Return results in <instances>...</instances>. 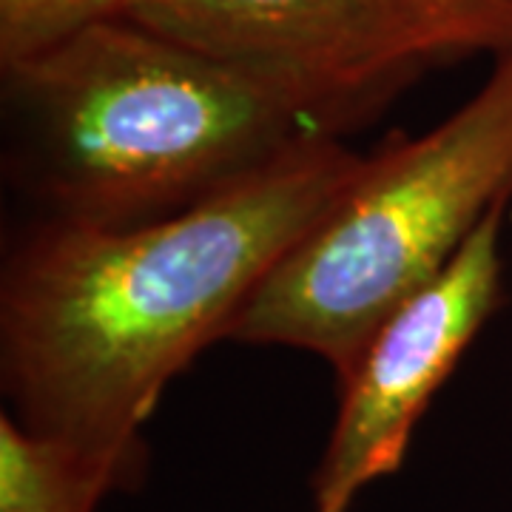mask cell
Masks as SVG:
<instances>
[{
	"label": "cell",
	"instance_id": "6da1fadb",
	"mask_svg": "<svg viewBox=\"0 0 512 512\" xmlns=\"http://www.w3.org/2000/svg\"><path fill=\"white\" fill-rule=\"evenodd\" d=\"M362 163L339 134H313L171 217L123 228L37 220L0 268L6 413L134 490L165 387L228 339L259 282Z\"/></svg>",
	"mask_w": 512,
	"mask_h": 512
},
{
	"label": "cell",
	"instance_id": "7a4b0ae2",
	"mask_svg": "<svg viewBox=\"0 0 512 512\" xmlns=\"http://www.w3.org/2000/svg\"><path fill=\"white\" fill-rule=\"evenodd\" d=\"M336 134L291 94L128 18L3 66V174L40 220L180 214Z\"/></svg>",
	"mask_w": 512,
	"mask_h": 512
},
{
	"label": "cell",
	"instance_id": "3957f363",
	"mask_svg": "<svg viewBox=\"0 0 512 512\" xmlns=\"http://www.w3.org/2000/svg\"><path fill=\"white\" fill-rule=\"evenodd\" d=\"M512 200V49L424 134L365 154L348 191L282 254L228 339L319 356L336 382L370 333Z\"/></svg>",
	"mask_w": 512,
	"mask_h": 512
},
{
	"label": "cell",
	"instance_id": "277c9868",
	"mask_svg": "<svg viewBox=\"0 0 512 512\" xmlns=\"http://www.w3.org/2000/svg\"><path fill=\"white\" fill-rule=\"evenodd\" d=\"M120 18L274 83L330 131L478 55L416 0H123Z\"/></svg>",
	"mask_w": 512,
	"mask_h": 512
},
{
	"label": "cell",
	"instance_id": "5b68a950",
	"mask_svg": "<svg viewBox=\"0 0 512 512\" xmlns=\"http://www.w3.org/2000/svg\"><path fill=\"white\" fill-rule=\"evenodd\" d=\"M507 205H495L450 265L384 316L336 382L339 407L311 478L313 501H356L402 470L424 410L501 305Z\"/></svg>",
	"mask_w": 512,
	"mask_h": 512
},
{
	"label": "cell",
	"instance_id": "8992f818",
	"mask_svg": "<svg viewBox=\"0 0 512 512\" xmlns=\"http://www.w3.org/2000/svg\"><path fill=\"white\" fill-rule=\"evenodd\" d=\"M117 476L72 447L0 416V512H97Z\"/></svg>",
	"mask_w": 512,
	"mask_h": 512
},
{
	"label": "cell",
	"instance_id": "52a82bcc",
	"mask_svg": "<svg viewBox=\"0 0 512 512\" xmlns=\"http://www.w3.org/2000/svg\"><path fill=\"white\" fill-rule=\"evenodd\" d=\"M123 0H0V66L20 63L100 20L120 18Z\"/></svg>",
	"mask_w": 512,
	"mask_h": 512
},
{
	"label": "cell",
	"instance_id": "ba28073f",
	"mask_svg": "<svg viewBox=\"0 0 512 512\" xmlns=\"http://www.w3.org/2000/svg\"><path fill=\"white\" fill-rule=\"evenodd\" d=\"M487 55L512 49V0H416Z\"/></svg>",
	"mask_w": 512,
	"mask_h": 512
},
{
	"label": "cell",
	"instance_id": "9c48e42d",
	"mask_svg": "<svg viewBox=\"0 0 512 512\" xmlns=\"http://www.w3.org/2000/svg\"><path fill=\"white\" fill-rule=\"evenodd\" d=\"M353 510V501L350 498H322V501H313V512H350Z\"/></svg>",
	"mask_w": 512,
	"mask_h": 512
}]
</instances>
